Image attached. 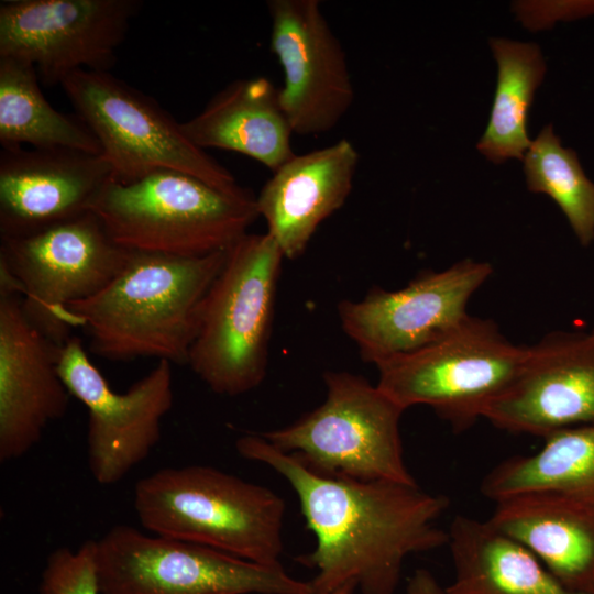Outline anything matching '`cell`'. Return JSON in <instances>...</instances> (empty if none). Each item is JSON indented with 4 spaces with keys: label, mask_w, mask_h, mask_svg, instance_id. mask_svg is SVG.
Here are the masks:
<instances>
[{
    "label": "cell",
    "mask_w": 594,
    "mask_h": 594,
    "mask_svg": "<svg viewBox=\"0 0 594 594\" xmlns=\"http://www.w3.org/2000/svg\"><path fill=\"white\" fill-rule=\"evenodd\" d=\"M238 453L284 477L298 497L316 547L300 561L316 570L314 594L354 583L361 594H395L406 559L448 544L437 525L449 499L418 484L361 482L318 474L261 435L235 441Z\"/></svg>",
    "instance_id": "6da1fadb"
},
{
    "label": "cell",
    "mask_w": 594,
    "mask_h": 594,
    "mask_svg": "<svg viewBox=\"0 0 594 594\" xmlns=\"http://www.w3.org/2000/svg\"><path fill=\"white\" fill-rule=\"evenodd\" d=\"M228 251L201 256L131 251L116 278L67 310L75 328L87 330L96 355L187 365L204 300Z\"/></svg>",
    "instance_id": "7a4b0ae2"
},
{
    "label": "cell",
    "mask_w": 594,
    "mask_h": 594,
    "mask_svg": "<svg viewBox=\"0 0 594 594\" xmlns=\"http://www.w3.org/2000/svg\"><path fill=\"white\" fill-rule=\"evenodd\" d=\"M133 505L151 534L280 564L286 506L266 486L210 465L165 468L136 482Z\"/></svg>",
    "instance_id": "3957f363"
},
{
    "label": "cell",
    "mask_w": 594,
    "mask_h": 594,
    "mask_svg": "<svg viewBox=\"0 0 594 594\" xmlns=\"http://www.w3.org/2000/svg\"><path fill=\"white\" fill-rule=\"evenodd\" d=\"M91 212L120 246L175 256L229 249L260 217L251 190L224 191L173 169L131 183L110 179Z\"/></svg>",
    "instance_id": "277c9868"
},
{
    "label": "cell",
    "mask_w": 594,
    "mask_h": 594,
    "mask_svg": "<svg viewBox=\"0 0 594 594\" xmlns=\"http://www.w3.org/2000/svg\"><path fill=\"white\" fill-rule=\"evenodd\" d=\"M284 258L267 233H246L229 248L187 361L215 394L240 396L263 383Z\"/></svg>",
    "instance_id": "5b68a950"
},
{
    "label": "cell",
    "mask_w": 594,
    "mask_h": 594,
    "mask_svg": "<svg viewBox=\"0 0 594 594\" xmlns=\"http://www.w3.org/2000/svg\"><path fill=\"white\" fill-rule=\"evenodd\" d=\"M323 382L327 394L320 406L260 435L321 475L417 484L400 435L405 409L361 375L328 371Z\"/></svg>",
    "instance_id": "8992f818"
},
{
    "label": "cell",
    "mask_w": 594,
    "mask_h": 594,
    "mask_svg": "<svg viewBox=\"0 0 594 594\" xmlns=\"http://www.w3.org/2000/svg\"><path fill=\"white\" fill-rule=\"evenodd\" d=\"M527 349L494 321L469 316L443 339L376 365L377 386L405 410L428 406L462 432L515 382Z\"/></svg>",
    "instance_id": "52a82bcc"
},
{
    "label": "cell",
    "mask_w": 594,
    "mask_h": 594,
    "mask_svg": "<svg viewBox=\"0 0 594 594\" xmlns=\"http://www.w3.org/2000/svg\"><path fill=\"white\" fill-rule=\"evenodd\" d=\"M98 140L111 179L131 183L155 170L193 175L221 190H243L233 174L194 144L156 100L110 72L80 69L59 85Z\"/></svg>",
    "instance_id": "ba28073f"
},
{
    "label": "cell",
    "mask_w": 594,
    "mask_h": 594,
    "mask_svg": "<svg viewBox=\"0 0 594 594\" xmlns=\"http://www.w3.org/2000/svg\"><path fill=\"white\" fill-rule=\"evenodd\" d=\"M130 253L90 211L33 234L0 239V287L19 293L30 321L61 345L75 329L68 306L103 289Z\"/></svg>",
    "instance_id": "9c48e42d"
},
{
    "label": "cell",
    "mask_w": 594,
    "mask_h": 594,
    "mask_svg": "<svg viewBox=\"0 0 594 594\" xmlns=\"http://www.w3.org/2000/svg\"><path fill=\"white\" fill-rule=\"evenodd\" d=\"M101 594H314L282 564L117 525L97 540Z\"/></svg>",
    "instance_id": "30bf717a"
},
{
    "label": "cell",
    "mask_w": 594,
    "mask_h": 594,
    "mask_svg": "<svg viewBox=\"0 0 594 594\" xmlns=\"http://www.w3.org/2000/svg\"><path fill=\"white\" fill-rule=\"evenodd\" d=\"M156 365L127 392H114L72 336L57 349V372L88 410V466L95 481L112 485L143 462L161 439V422L174 403L173 369Z\"/></svg>",
    "instance_id": "8fae6325"
},
{
    "label": "cell",
    "mask_w": 594,
    "mask_h": 594,
    "mask_svg": "<svg viewBox=\"0 0 594 594\" xmlns=\"http://www.w3.org/2000/svg\"><path fill=\"white\" fill-rule=\"evenodd\" d=\"M492 273L488 262L464 258L425 271L396 290L373 287L360 300L339 302L340 324L361 358L376 366L455 330L470 316V298Z\"/></svg>",
    "instance_id": "7c38bea8"
},
{
    "label": "cell",
    "mask_w": 594,
    "mask_h": 594,
    "mask_svg": "<svg viewBox=\"0 0 594 594\" xmlns=\"http://www.w3.org/2000/svg\"><path fill=\"white\" fill-rule=\"evenodd\" d=\"M141 6L139 0L1 1L0 57L32 64L48 86L75 70L110 72Z\"/></svg>",
    "instance_id": "4fadbf2b"
},
{
    "label": "cell",
    "mask_w": 594,
    "mask_h": 594,
    "mask_svg": "<svg viewBox=\"0 0 594 594\" xmlns=\"http://www.w3.org/2000/svg\"><path fill=\"white\" fill-rule=\"evenodd\" d=\"M270 48L284 82L279 102L294 133L317 135L332 130L354 100V88L341 42L318 0H270Z\"/></svg>",
    "instance_id": "5bb4252c"
},
{
    "label": "cell",
    "mask_w": 594,
    "mask_h": 594,
    "mask_svg": "<svg viewBox=\"0 0 594 594\" xmlns=\"http://www.w3.org/2000/svg\"><path fill=\"white\" fill-rule=\"evenodd\" d=\"M484 419L512 433L546 436L594 422V340L588 332L553 331L528 345L510 387Z\"/></svg>",
    "instance_id": "9a60e30c"
},
{
    "label": "cell",
    "mask_w": 594,
    "mask_h": 594,
    "mask_svg": "<svg viewBox=\"0 0 594 594\" xmlns=\"http://www.w3.org/2000/svg\"><path fill=\"white\" fill-rule=\"evenodd\" d=\"M59 345L26 317L19 293L0 287V461L25 455L62 418L70 394L57 372Z\"/></svg>",
    "instance_id": "2e32d148"
},
{
    "label": "cell",
    "mask_w": 594,
    "mask_h": 594,
    "mask_svg": "<svg viewBox=\"0 0 594 594\" xmlns=\"http://www.w3.org/2000/svg\"><path fill=\"white\" fill-rule=\"evenodd\" d=\"M112 177L101 154L67 148L0 152V239L42 231L91 211Z\"/></svg>",
    "instance_id": "e0dca14e"
},
{
    "label": "cell",
    "mask_w": 594,
    "mask_h": 594,
    "mask_svg": "<svg viewBox=\"0 0 594 594\" xmlns=\"http://www.w3.org/2000/svg\"><path fill=\"white\" fill-rule=\"evenodd\" d=\"M360 155L348 139L295 154L263 185L256 197L267 234L285 258L300 257L318 227L346 201Z\"/></svg>",
    "instance_id": "ac0fdd59"
},
{
    "label": "cell",
    "mask_w": 594,
    "mask_h": 594,
    "mask_svg": "<svg viewBox=\"0 0 594 594\" xmlns=\"http://www.w3.org/2000/svg\"><path fill=\"white\" fill-rule=\"evenodd\" d=\"M527 548L566 588L594 594V506L552 493L501 499L487 519Z\"/></svg>",
    "instance_id": "d6986e66"
},
{
    "label": "cell",
    "mask_w": 594,
    "mask_h": 594,
    "mask_svg": "<svg viewBox=\"0 0 594 594\" xmlns=\"http://www.w3.org/2000/svg\"><path fill=\"white\" fill-rule=\"evenodd\" d=\"M182 125L198 147L240 153L272 173L295 155L278 88L266 77L228 84Z\"/></svg>",
    "instance_id": "ffe728a7"
},
{
    "label": "cell",
    "mask_w": 594,
    "mask_h": 594,
    "mask_svg": "<svg viewBox=\"0 0 594 594\" xmlns=\"http://www.w3.org/2000/svg\"><path fill=\"white\" fill-rule=\"evenodd\" d=\"M453 579L446 594H581L488 520L457 515L448 530Z\"/></svg>",
    "instance_id": "44dd1931"
},
{
    "label": "cell",
    "mask_w": 594,
    "mask_h": 594,
    "mask_svg": "<svg viewBox=\"0 0 594 594\" xmlns=\"http://www.w3.org/2000/svg\"><path fill=\"white\" fill-rule=\"evenodd\" d=\"M536 492L594 506V422L546 436L539 450L506 459L481 483V493L494 503Z\"/></svg>",
    "instance_id": "7402d4cb"
},
{
    "label": "cell",
    "mask_w": 594,
    "mask_h": 594,
    "mask_svg": "<svg viewBox=\"0 0 594 594\" xmlns=\"http://www.w3.org/2000/svg\"><path fill=\"white\" fill-rule=\"evenodd\" d=\"M32 64L0 57V144L2 148H67L101 154L88 125L56 110L44 97Z\"/></svg>",
    "instance_id": "603a6c76"
},
{
    "label": "cell",
    "mask_w": 594,
    "mask_h": 594,
    "mask_svg": "<svg viewBox=\"0 0 594 594\" xmlns=\"http://www.w3.org/2000/svg\"><path fill=\"white\" fill-rule=\"evenodd\" d=\"M497 63V81L486 129L476 144L488 161L502 164L524 160L531 144L528 114L536 89L546 74V63L535 43L491 38Z\"/></svg>",
    "instance_id": "cb8c5ba5"
},
{
    "label": "cell",
    "mask_w": 594,
    "mask_h": 594,
    "mask_svg": "<svg viewBox=\"0 0 594 594\" xmlns=\"http://www.w3.org/2000/svg\"><path fill=\"white\" fill-rule=\"evenodd\" d=\"M527 188L549 196L566 218L582 246L594 241V183L576 152L564 147L552 124L541 129L524 156Z\"/></svg>",
    "instance_id": "d4e9b609"
},
{
    "label": "cell",
    "mask_w": 594,
    "mask_h": 594,
    "mask_svg": "<svg viewBox=\"0 0 594 594\" xmlns=\"http://www.w3.org/2000/svg\"><path fill=\"white\" fill-rule=\"evenodd\" d=\"M40 594H101L97 540H87L74 551L67 547L54 550L41 575Z\"/></svg>",
    "instance_id": "484cf974"
},
{
    "label": "cell",
    "mask_w": 594,
    "mask_h": 594,
    "mask_svg": "<svg viewBox=\"0 0 594 594\" xmlns=\"http://www.w3.org/2000/svg\"><path fill=\"white\" fill-rule=\"evenodd\" d=\"M404 594H446V591L429 570L417 569L408 579Z\"/></svg>",
    "instance_id": "4316f807"
},
{
    "label": "cell",
    "mask_w": 594,
    "mask_h": 594,
    "mask_svg": "<svg viewBox=\"0 0 594 594\" xmlns=\"http://www.w3.org/2000/svg\"><path fill=\"white\" fill-rule=\"evenodd\" d=\"M356 591V586L353 583L345 584L341 587H339L336 591L324 593V594H354Z\"/></svg>",
    "instance_id": "83f0119b"
},
{
    "label": "cell",
    "mask_w": 594,
    "mask_h": 594,
    "mask_svg": "<svg viewBox=\"0 0 594 594\" xmlns=\"http://www.w3.org/2000/svg\"><path fill=\"white\" fill-rule=\"evenodd\" d=\"M592 339L594 340V328L588 332Z\"/></svg>",
    "instance_id": "f1b7e54d"
}]
</instances>
